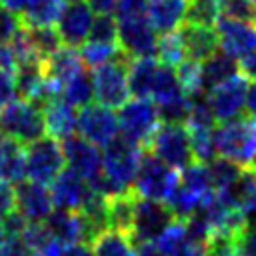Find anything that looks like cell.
<instances>
[{
	"instance_id": "6da1fadb",
	"label": "cell",
	"mask_w": 256,
	"mask_h": 256,
	"mask_svg": "<svg viewBox=\"0 0 256 256\" xmlns=\"http://www.w3.org/2000/svg\"><path fill=\"white\" fill-rule=\"evenodd\" d=\"M214 150L238 164L240 168H254L256 164V120L252 116H238L220 122L212 128Z\"/></svg>"
},
{
	"instance_id": "7a4b0ae2",
	"label": "cell",
	"mask_w": 256,
	"mask_h": 256,
	"mask_svg": "<svg viewBox=\"0 0 256 256\" xmlns=\"http://www.w3.org/2000/svg\"><path fill=\"white\" fill-rule=\"evenodd\" d=\"M144 146L128 140L126 136H114L104 146L102 156V174L110 182L114 194L132 190V182L142 160Z\"/></svg>"
},
{
	"instance_id": "3957f363",
	"label": "cell",
	"mask_w": 256,
	"mask_h": 256,
	"mask_svg": "<svg viewBox=\"0 0 256 256\" xmlns=\"http://www.w3.org/2000/svg\"><path fill=\"white\" fill-rule=\"evenodd\" d=\"M178 180L180 176L174 168H170L168 164H164L160 158H156L144 148L142 160L138 164V170L132 182V192L138 198L166 202L174 192V188L178 186Z\"/></svg>"
},
{
	"instance_id": "277c9868",
	"label": "cell",
	"mask_w": 256,
	"mask_h": 256,
	"mask_svg": "<svg viewBox=\"0 0 256 256\" xmlns=\"http://www.w3.org/2000/svg\"><path fill=\"white\" fill-rule=\"evenodd\" d=\"M128 60L130 58L120 52L116 58L94 68L92 88H94V98L98 100V104L114 110V108H120L130 98Z\"/></svg>"
},
{
	"instance_id": "5b68a950",
	"label": "cell",
	"mask_w": 256,
	"mask_h": 256,
	"mask_svg": "<svg viewBox=\"0 0 256 256\" xmlns=\"http://www.w3.org/2000/svg\"><path fill=\"white\" fill-rule=\"evenodd\" d=\"M0 122L4 134L22 144H30L46 134L42 106L24 98L8 102L0 110Z\"/></svg>"
},
{
	"instance_id": "8992f818",
	"label": "cell",
	"mask_w": 256,
	"mask_h": 256,
	"mask_svg": "<svg viewBox=\"0 0 256 256\" xmlns=\"http://www.w3.org/2000/svg\"><path fill=\"white\" fill-rule=\"evenodd\" d=\"M146 150L174 170H182L184 166L194 162L192 152H190L188 130L182 124L160 122V126L156 128V132L148 140Z\"/></svg>"
},
{
	"instance_id": "52a82bcc",
	"label": "cell",
	"mask_w": 256,
	"mask_h": 256,
	"mask_svg": "<svg viewBox=\"0 0 256 256\" xmlns=\"http://www.w3.org/2000/svg\"><path fill=\"white\" fill-rule=\"evenodd\" d=\"M116 118H118V130L122 132V136H126L128 140L144 148L152 138V134L156 132V128L160 126L158 108L148 98L126 100L120 106V112Z\"/></svg>"
},
{
	"instance_id": "ba28073f",
	"label": "cell",
	"mask_w": 256,
	"mask_h": 256,
	"mask_svg": "<svg viewBox=\"0 0 256 256\" xmlns=\"http://www.w3.org/2000/svg\"><path fill=\"white\" fill-rule=\"evenodd\" d=\"M62 144L52 136H42L26 144V176L40 184H50L64 170Z\"/></svg>"
},
{
	"instance_id": "9c48e42d",
	"label": "cell",
	"mask_w": 256,
	"mask_h": 256,
	"mask_svg": "<svg viewBox=\"0 0 256 256\" xmlns=\"http://www.w3.org/2000/svg\"><path fill=\"white\" fill-rule=\"evenodd\" d=\"M172 220H174V216L164 202L136 196L134 216H132V226H130L128 238L134 246L140 242H154Z\"/></svg>"
},
{
	"instance_id": "30bf717a",
	"label": "cell",
	"mask_w": 256,
	"mask_h": 256,
	"mask_svg": "<svg viewBox=\"0 0 256 256\" xmlns=\"http://www.w3.org/2000/svg\"><path fill=\"white\" fill-rule=\"evenodd\" d=\"M118 48L128 58H146L156 56V30L152 28L148 16L120 18L118 22Z\"/></svg>"
},
{
	"instance_id": "8fae6325",
	"label": "cell",
	"mask_w": 256,
	"mask_h": 256,
	"mask_svg": "<svg viewBox=\"0 0 256 256\" xmlns=\"http://www.w3.org/2000/svg\"><path fill=\"white\" fill-rule=\"evenodd\" d=\"M246 92H248V80L242 74H236L230 80L210 88L206 102L214 114V120L226 122L242 116L246 108Z\"/></svg>"
},
{
	"instance_id": "7c38bea8",
	"label": "cell",
	"mask_w": 256,
	"mask_h": 256,
	"mask_svg": "<svg viewBox=\"0 0 256 256\" xmlns=\"http://www.w3.org/2000/svg\"><path fill=\"white\" fill-rule=\"evenodd\" d=\"M60 144H62L66 164L70 166V170H74L78 176H82L88 182V186L102 176V154L96 144L88 142L80 134L78 136L70 134V136L62 138Z\"/></svg>"
},
{
	"instance_id": "4fadbf2b",
	"label": "cell",
	"mask_w": 256,
	"mask_h": 256,
	"mask_svg": "<svg viewBox=\"0 0 256 256\" xmlns=\"http://www.w3.org/2000/svg\"><path fill=\"white\" fill-rule=\"evenodd\" d=\"M76 130L88 142L106 146L114 136H118V118L112 108L102 104H86L76 116Z\"/></svg>"
},
{
	"instance_id": "5bb4252c",
	"label": "cell",
	"mask_w": 256,
	"mask_h": 256,
	"mask_svg": "<svg viewBox=\"0 0 256 256\" xmlns=\"http://www.w3.org/2000/svg\"><path fill=\"white\" fill-rule=\"evenodd\" d=\"M214 30L218 34V46L232 58H242L248 52L256 50V26L234 20L228 16H218L214 22Z\"/></svg>"
},
{
	"instance_id": "9a60e30c",
	"label": "cell",
	"mask_w": 256,
	"mask_h": 256,
	"mask_svg": "<svg viewBox=\"0 0 256 256\" xmlns=\"http://www.w3.org/2000/svg\"><path fill=\"white\" fill-rule=\"evenodd\" d=\"M92 10L88 4L84 2H70L68 6H64L58 22L54 24L58 34H60V40L64 46H70V48H76V46H82L86 40H88V34H90V26H92Z\"/></svg>"
},
{
	"instance_id": "2e32d148",
	"label": "cell",
	"mask_w": 256,
	"mask_h": 256,
	"mask_svg": "<svg viewBox=\"0 0 256 256\" xmlns=\"http://www.w3.org/2000/svg\"><path fill=\"white\" fill-rule=\"evenodd\" d=\"M16 192V208L28 222H44L52 212V196L46 184L28 180L18 182L14 188Z\"/></svg>"
},
{
	"instance_id": "e0dca14e",
	"label": "cell",
	"mask_w": 256,
	"mask_h": 256,
	"mask_svg": "<svg viewBox=\"0 0 256 256\" xmlns=\"http://www.w3.org/2000/svg\"><path fill=\"white\" fill-rule=\"evenodd\" d=\"M50 196H52V204L64 210H80L86 194L90 190L88 182L78 176L74 170H62L52 182H50Z\"/></svg>"
},
{
	"instance_id": "ac0fdd59",
	"label": "cell",
	"mask_w": 256,
	"mask_h": 256,
	"mask_svg": "<svg viewBox=\"0 0 256 256\" xmlns=\"http://www.w3.org/2000/svg\"><path fill=\"white\" fill-rule=\"evenodd\" d=\"M180 40L186 50V58L190 60H204L212 52L218 50V34L214 26L208 24H196V22H182L180 24Z\"/></svg>"
},
{
	"instance_id": "d6986e66",
	"label": "cell",
	"mask_w": 256,
	"mask_h": 256,
	"mask_svg": "<svg viewBox=\"0 0 256 256\" xmlns=\"http://www.w3.org/2000/svg\"><path fill=\"white\" fill-rule=\"evenodd\" d=\"M44 226L50 230V234L60 240L62 244H74V242H88L86 238V224L78 210H52L48 218L44 220Z\"/></svg>"
},
{
	"instance_id": "ffe728a7",
	"label": "cell",
	"mask_w": 256,
	"mask_h": 256,
	"mask_svg": "<svg viewBox=\"0 0 256 256\" xmlns=\"http://www.w3.org/2000/svg\"><path fill=\"white\" fill-rule=\"evenodd\" d=\"M84 68L86 66L80 58V52H76V48H70V46H64V48L60 46L56 52H52L42 62V70H44L46 78L56 82L58 86H62L76 74L84 72Z\"/></svg>"
},
{
	"instance_id": "44dd1931",
	"label": "cell",
	"mask_w": 256,
	"mask_h": 256,
	"mask_svg": "<svg viewBox=\"0 0 256 256\" xmlns=\"http://www.w3.org/2000/svg\"><path fill=\"white\" fill-rule=\"evenodd\" d=\"M188 0H148V20L160 34L174 32L186 20Z\"/></svg>"
},
{
	"instance_id": "7402d4cb",
	"label": "cell",
	"mask_w": 256,
	"mask_h": 256,
	"mask_svg": "<svg viewBox=\"0 0 256 256\" xmlns=\"http://www.w3.org/2000/svg\"><path fill=\"white\" fill-rule=\"evenodd\" d=\"M26 176V144L2 136L0 138V180L18 184Z\"/></svg>"
},
{
	"instance_id": "603a6c76",
	"label": "cell",
	"mask_w": 256,
	"mask_h": 256,
	"mask_svg": "<svg viewBox=\"0 0 256 256\" xmlns=\"http://www.w3.org/2000/svg\"><path fill=\"white\" fill-rule=\"evenodd\" d=\"M42 112H44V124H46V132L56 138V140H62L70 134H74L76 130V112L70 104H66L60 96L48 100L44 106H42Z\"/></svg>"
},
{
	"instance_id": "cb8c5ba5",
	"label": "cell",
	"mask_w": 256,
	"mask_h": 256,
	"mask_svg": "<svg viewBox=\"0 0 256 256\" xmlns=\"http://www.w3.org/2000/svg\"><path fill=\"white\" fill-rule=\"evenodd\" d=\"M200 74H202V86L208 92L220 82L230 80L232 76L240 74V66L236 58L228 56L226 52H212L208 58L200 60Z\"/></svg>"
},
{
	"instance_id": "d4e9b609",
	"label": "cell",
	"mask_w": 256,
	"mask_h": 256,
	"mask_svg": "<svg viewBox=\"0 0 256 256\" xmlns=\"http://www.w3.org/2000/svg\"><path fill=\"white\" fill-rule=\"evenodd\" d=\"M64 0H28L20 12L22 26H54L64 10Z\"/></svg>"
},
{
	"instance_id": "484cf974",
	"label": "cell",
	"mask_w": 256,
	"mask_h": 256,
	"mask_svg": "<svg viewBox=\"0 0 256 256\" xmlns=\"http://www.w3.org/2000/svg\"><path fill=\"white\" fill-rule=\"evenodd\" d=\"M158 70V60L154 56L130 58L128 60V88L134 98H148Z\"/></svg>"
},
{
	"instance_id": "4316f807",
	"label": "cell",
	"mask_w": 256,
	"mask_h": 256,
	"mask_svg": "<svg viewBox=\"0 0 256 256\" xmlns=\"http://www.w3.org/2000/svg\"><path fill=\"white\" fill-rule=\"evenodd\" d=\"M134 202L136 194L132 190L108 196V228L128 234L134 216Z\"/></svg>"
},
{
	"instance_id": "83f0119b",
	"label": "cell",
	"mask_w": 256,
	"mask_h": 256,
	"mask_svg": "<svg viewBox=\"0 0 256 256\" xmlns=\"http://www.w3.org/2000/svg\"><path fill=\"white\" fill-rule=\"evenodd\" d=\"M94 256H134V244L130 242L128 234L120 230L106 228L94 240Z\"/></svg>"
},
{
	"instance_id": "f1b7e54d",
	"label": "cell",
	"mask_w": 256,
	"mask_h": 256,
	"mask_svg": "<svg viewBox=\"0 0 256 256\" xmlns=\"http://www.w3.org/2000/svg\"><path fill=\"white\" fill-rule=\"evenodd\" d=\"M180 94H186V92L182 90L178 76L172 70V66H164L158 62V70L154 74V82H152V90H150V96L154 98V102L162 104V102H168Z\"/></svg>"
},
{
	"instance_id": "f546056e",
	"label": "cell",
	"mask_w": 256,
	"mask_h": 256,
	"mask_svg": "<svg viewBox=\"0 0 256 256\" xmlns=\"http://www.w3.org/2000/svg\"><path fill=\"white\" fill-rule=\"evenodd\" d=\"M60 98L70 104L72 108H84L86 104L92 102L94 98V88H92V78L86 76L84 72L76 74L68 82L60 86Z\"/></svg>"
},
{
	"instance_id": "4dcf8cb0",
	"label": "cell",
	"mask_w": 256,
	"mask_h": 256,
	"mask_svg": "<svg viewBox=\"0 0 256 256\" xmlns=\"http://www.w3.org/2000/svg\"><path fill=\"white\" fill-rule=\"evenodd\" d=\"M180 186H184L190 194H194L200 202L214 190L212 184H210V174H208V168L200 162H190L188 166L182 168V174H180Z\"/></svg>"
},
{
	"instance_id": "1f68e13d",
	"label": "cell",
	"mask_w": 256,
	"mask_h": 256,
	"mask_svg": "<svg viewBox=\"0 0 256 256\" xmlns=\"http://www.w3.org/2000/svg\"><path fill=\"white\" fill-rule=\"evenodd\" d=\"M186 242H188L186 224H184V220H176V218H174V220L162 230V234L154 240V244H156V248L160 250L162 256H176V254L184 248Z\"/></svg>"
},
{
	"instance_id": "d6a6232c",
	"label": "cell",
	"mask_w": 256,
	"mask_h": 256,
	"mask_svg": "<svg viewBox=\"0 0 256 256\" xmlns=\"http://www.w3.org/2000/svg\"><path fill=\"white\" fill-rule=\"evenodd\" d=\"M154 58L164 66H178L182 60H186V50H184V44H182L180 34L176 30L166 32L158 38Z\"/></svg>"
},
{
	"instance_id": "836d02e7",
	"label": "cell",
	"mask_w": 256,
	"mask_h": 256,
	"mask_svg": "<svg viewBox=\"0 0 256 256\" xmlns=\"http://www.w3.org/2000/svg\"><path fill=\"white\" fill-rule=\"evenodd\" d=\"M244 168H240L238 164L226 160V158H214L212 162H208V174H210V184L216 192L220 190H226L228 186H232L240 174H242Z\"/></svg>"
},
{
	"instance_id": "e575fe53",
	"label": "cell",
	"mask_w": 256,
	"mask_h": 256,
	"mask_svg": "<svg viewBox=\"0 0 256 256\" xmlns=\"http://www.w3.org/2000/svg\"><path fill=\"white\" fill-rule=\"evenodd\" d=\"M120 54L118 44H108V42H94V40H86L82 44L80 50V58L84 62V66L88 68H96L112 58H116Z\"/></svg>"
},
{
	"instance_id": "d590c367",
	"label": "cell",
	"mask_w": 256,
	"mask_h": 256,
	"mask_svg": "<svg viewBox=\"0 0 256 256\" xmlns=\"http://www.w3.org/2000/svg\"><path fill=\"white\" fill-rule=\"evenodd\" d=\"M190 138V152L192 160L200 164H208L214 160V142H212V130H198V128H186Z\"/></svg>"
},
{
	"instance_id": "8d00e7d4",
	"label": "cell",
	"mask_w": 256,
	"mask_h": 256,
	"mask_svg": "<svg viewBox=\"0 0 256 256\" xmlns=\"http://www.w3.org/2000/svg\"><path fill=\"white\" fill-rule=\"evenodd\" d=\"M176 76H178V82H180L182 90H184L188 96L196 98V96H200V94L204 92L202 74H200V62H198V60H190V58H188V60H182V62L178 64Z\"/></svg>"
},
{
	"instance_id": "74e56055",
	"label": "cell",
	"mask_w": 256,
	"mask_h": 256,
	"mask_svg": "<svg viewBox=\"0 0 256 256\" xmlns=\"http://www.w3.org/2000/svg\"><path fill=\"white\" fill-rule=\"evenodd\" d=\"M190 106H192V96L188 94H180L168 102L156 104L160 122H170V124H184L188 118Z\"/></svg>"
},
{
	"instance_id": "f35d334b",
	"label": "cell",
	"mask_w": 256,
	"mask_h": 256,
	"mask_svg": "<svg viewBox=\"0 0 256 256\" xmlns=\"http://www.w3.org/2000/svg\"><path fill=\"white\" fill-rule=\"evenodd\" d=\"M28 30H30L34 48H36L38 56L42 58V62H44V58H48L52 52H56L62 46V40H60L56 26H36V28H28Z\"/></svg>"
},
{
	"instance_id": "ab89813d",
	"label": "cell",
	"mask_w": 256,
	"mask_h": 256,
	"mask_svg": "<svg viewBox=\"0 0 256 256\" xmlns=\"http://www.w3.org/2000/svg\"><path fill=\"white\" fill-rule=\"evenodd\" d=\"M218 16H220V4L216 0H188L186 22L214 26Z\"/></svg>"
},
{
	"instance_id": "60d3db41",
	"label": "cell",
	"mask_w": 256,
	"mask_h": 256,
	"mask_svg": "<svg viewBox=\"0 0 256 256\" xmlns=\"http://www.w3.org/2000/svg\"><path fill=\"white\" fill-rule=\"evenodd\" d=\"M214 114L208 106V102L200 96L192 98V106L186 118V128H198V130H212L214 128Z\"/></svg>"
},
{
	"instance_id": "b9f144b4",
	"label": "cell",
	"mask_w": 256,
	"mask_h": 256,
	"mask_svg": "<svg viewBox=\"0 0 256 256\" xmlns=\"http://www.w3.org/2000/svg\"><path fill=\"white\" fill-rule=\"evenodd\" d=\"M116 38H118V24H116V20L110 14H98L92 20L88 40L116 44Z\"/></svg>"
},
{
	"instance_id": "7bdbcfd3",
	"label": "cell",
	"mask_w": 256,
	"mask_h": 256,
	"mask_svg": "<svg viewBox=\"0 0 256 256\" xmlns=\"http://www.w3.org/2000/svg\"><path fill=\"white\" fill-rule=\"evenodd\" d=\"M220 14L256 26V4L252 0H226L220 6Z\"/></svg>"
},
{
	"instance_id": "ee69618b",
	"label": "cell",
	"mask_w": 256,
	"mask_h": 256,
	"mask_svg": "<svg viewBox=\"0 0 256 256\" xmlns=\"http://www.w3.org/2000/svg\"><path fill=\"white\" fill-rule=\"evenodd\" d=\"M22 22H20V14L0 6V44H8L14 34L20 30Z\"/></svg>"
},
{
	"instance_id": "f6af8a7d",
	"label": "cell",
	"mask_w": 256,
	"mask_h": 256,
	"mask_svg": "<svg viewBox=\"0 0 256 256\" xmlns=\"http://www.w3.org/2000/svg\"><path fill=\"white\" fill-rule=\"evenodd\" d=\"M116 16L120 18H134V16H148V0H118Z\"/></svg>"
},
{
	"instance_id": "bcb514c9",
	"label": "cell",
	"mask_w": 256,
	"mask_h": 256,
	"mask_svg": "<svg viewBox=\"0 0 256 256\" xmlns=\"http://www.w3.org/2000/svg\"><path fill=\"white\" fill-rule=\"evenodd\" d=\"M26 224H28V220L18 210H12L10 214H6L2 218V226H4L6 238H20L24 228H26Z\"/></svg>"
},
{
	"instance_id": "7dc6e473",
	"label": "cell",
	"mask_w": 256,
	"mask_h": 256,
	"mask_svg": "<svg viewBox=\"0 0 256 256\" xmlns=\"http://www.w3.org/2000/svg\"><path fill=\"white\" fill-rule=\"evenodd\" d=\"M16 96V82H14V74L8 70L0 68V110L12 102Z\"/></svg>"
},
{
	"instance_id": "c3c4849f",
	"label": "cell",
	"mask_w": 256,
	"mask_h": 256,
	"mask_svg": "<svg viewBox=\"0 0 256 256\" xmlns=\"http://www.w3.org/2000/svg\"><path fill=\"white\" fill-rule=\"evenodd\" d=\"M12 210H16V192H14V186H10V182L0 180V218H4L6 214H10Z\"/></svg>"
},
{
	"instance_id": "681fc988",
	"label": "cell",
	"mask_w": 256,
	"mask_h": 256,
	"mask_svg": "<svg viewBox=\"0 0 256 256\" xmlns=\"http://www.w3.org/2000/svg\"><path fill=\"white\" fill-rule=\"evenodd\" d=\"M0 256H32L20 238H6L0 248Z\"/></svg>"
},
{
	"instance_id": "f907efd6",
	"label": "cell",
	"mask_w": 256,
	"mask_h": 256,
	"mask_svg": "<svg viewBox=\"0 0 256 256\" xmlns=\"http://www.w3.org/2000/svg\"><path fill=\"white\" fill-rule=\"evenodd\" d=\"M240 72L246 80H254L256 82V50L248 52L246 56L240 58Z\"/></svg>"
},
{
	"instance_id": "816d5d0a",
	"label": "cell",
	"mask_w": 256,
	"mask_h": 256,
	"mask_svg": "<svg viewBox=\"0 0 256 256\" xmlns=\"http://www.w3.org/2000/svg\"><path fill=\"white\" fill-rule=\"evenodd\" d=\"M60 256H94V250L90 248L88 242H74V244H64Z\"/></svg>"
},
{
	"instance_id": "f5cc1de1",
	"label": "cell",
	"mask_w": 256,
	"mask_h": 256,
	"mask_svg": "<svg viewBox=\"0 0 256 256\" xmlns=\"http://www.w3.org/2000/svg\"><path fill=\"white\" fill-rule=\"evenodd\" d=\"M118 0H88V6L96 14H112L116 10Z\"/></svg>"
},
{
	"instance_id": "db71d44e",
	"label": "cell",
	"mask_w": 256,
	"mask_h": 256,
	"mask_svg": "<svg viewBox=\"0 0 256 256\" xmlns=\"http://www.w3.org/2000/svg\"><path fill=\"white\" fill-rule=\"evenodd\" d=\"M134 256H162V254L154 242H140V244H136Z\"/></svg>"
},
{
	"instance_id": "11a10c76",
	"label": "cell",
	"mask_w": 256,
	"mask_h": 256,
	"mask_svg": "<svg viewBox=\"0 0 256 256\" xmlns=\"http://www.w3.org/2000/svg\"><path fill=\"white\" fill-rule=\"evenodd\" d=\"M246 110L256 120V82L252 86H248V92H246Z\"/></svg>"
},
{
	"instance_id": "9f6ffc18",
	"label": "cell",
	"mask_w": 256,
	"mask_h": 256,
	"mask_svg": "<svg viewBox=\"0 0 256 256\" xmlns=\"http://www.w3.org/2000/svg\"><path fill=\"white\" fill-rule=\"evenodd\" d=\"M26 2H28V0H0V6L12 10V12H16V14H20L22 8L26 6Z\"/></svg>"
},
{
	"instance_id": "6f0895ef",
	"label": "cell",
	"mask_w": 256,
	"mask_h": 256,
	"mask_svg": "<svg viewBox=\"0 0 256 256\" xmlns=\"http://www.w3.org/2000/svg\"><path fill=\"white\" fill-rule=\"evenodd\" d=\"M4 242H6V232H4V226H2V218H0V248H2Z\"/></svg>"
},
{
	"instance_id": "680465c9",
	"label": "cell",
	"mask_w": 256,
	"mask_h": 256,
	"mask_svg": "<svg viewBox=\"0 0 256 256\" xmlns=\"http://www.w3.org/2000/svg\"><path fill=\"white\" fill-rule=\"evenodd\" d=\"M4 136V130H2V122H0V138Z\"/></svg>"
},
{
	"instance_id": "91938a15",
	"label": "cell",
	"mask_w": 256,
	"mask_h": 256,
	"mask_svg": "<svg viewBox=\"0 0 256 256\" xmlns=\"http://www.w3.org/2000/svg\"><path fill=\"white\" fill-rule=\"evenodd\" d=\"M64 2H84V0H64Z\"/></svg>"
},
{
	"instance_id": "94428289",
	"label": "cell",
	"mask_w": 256,
	"mask_h": 256,
	"mask_svg": "<svg viewBox=\"0 0 256 256\" xmlns=\"http://www.w3.org/2000/svg\"><path fill=\"white\" fill-rule=\"evenodd\" d=\"M216 2H218V4H220V6H222V4H224V2H226V0H216Z\"/></svg>"
},
{
	"instance_id": "6125c7cd",
	"label": "cell",
	"mask_w": 256,
	"mask_h": 256,
	"mask_svg": "<svg viewBox=\"0 0 256 256\" xmlns=\"http://www.w3.org/2000/svg\"><path fill=\"white\" fill-rule=\"evenodd\" d=\"M252 2H254V4H256V0H252Z\"/></svg>"
},
{
	"instance_id": "be15d7a7",
	"label": "cell",
	"mask_w": 256,
	"mask_h": 256,
	"mask_svg": "<svg viewBox=\"0 0 256 256\" xmlns=\"http://www.w3.org/2000/svg\"><path fill=\"white\" fill-rule=\"evenodd\" d=\"M254 168H256V164H254Z\"/></svg>"
}]
</instances>
